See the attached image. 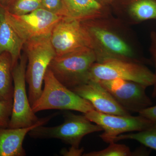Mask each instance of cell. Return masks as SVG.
I'll list each match as a JSON object with an SVG mask.
<instances>
[{
  "label": "cell",
  "mask_w": 156,
  "mask_h": 156,
  "mask_svg": "<svg viewBox=\"0 0 156 156\" xmlns=\"http://www.w3.org/2000/svg\"><path fill=\"white\" fill-rule=\"evenodd\" d=\"M27 62L26 55L22 54L12 69L14 95L9 128H27L35 125L41 119L33 110L26 92V71Z\"/></svg>",
  "instance_id": "7"
},
{
  "label": "cell",
  "mask_w": 156,
  "mask_h": 156,
  "mask_svg": "<svg viewBox=\"0 0 156 156\" xmlns=\"http://www.w3.org/2000/svg\"><path fill=\"white\" fill-rule=\"evenodd\" d=\"M135 152H132L130 149L125 144H118L115 142L109 143L106 148L99 151H94L84 154V156H136Z\"/></svg>",
  "instance_id": "19"
},
{
  "label": "cell",
  "mask_w": 156,
  "mask_h": 156,
  "mask_svg": "<svg viewBox=\"0 0 156 156\" xmlns=\"http://www.w3.org/2000/svg\"><path fill=\"white\" fill-rule=\"evenodd\" d=\"M41 8V0H14L11 5L6 9L11 14L23 15Z\"/></svg>",
  "instance_id": "20"
},
{
  "label": "cell",
  "mask_w": 156,
  "mask_h": 156,
  "mask_svg": "<svg viewBox=\"0 0 156 156\" xmlns=\"http://www.w3.org/2000/svg\"><path fill=\"white\" fill-rule=\"evenodd\" d=\"M50 40L56 56H61L80 48H91V41L87 30L82 21L75 20L62 19L53 28Z\"/></svg>",
  "instance_id": "10"
},
{
  "label": "cell",
  "mask_w": 156,
  "mask_h": 156,
  "mask_svg": "<svg viewBox=\"0 0 156 156\" xmlns=\"http://www.w3.org/2000/svg\"><path fill=\"white\" fill-rule=\"evenodd\" d=\"M83 149L76 148L71 147L69 150L66 149H62L61 151V154L64 156H81L83 152Z\"/></svg>",
  "instance_id": "25"
},
{
  "label": "cell",
  "mask_w": 156,
  "mask_h": 156,
  "mask_svg": "<svg viewBox=\"0 0 156 156\" xmlns=\"http://www.w3.org/2000/svg\"><path fill=\"white\" fill-rule=\"evenodd\" d=\"M151 44L149 51L155 68V72L154 73L155 76L156 80L154 84V89L152 96L153 97H156V33L155 31H152L150 34Z\"/></svg>",
  "instance_id": "23"
},
{
  "label": "cell",
  "mask_w": 156,
  "mask_h": 156,
  "mask_svg": "<svg viewBox=\"0 0 156 156\" xmlns=\"http://www.w3.org/2000/svg\"><path fill=\"white\" fill-rule=\"evenodd\" d=\"M5 9L8 22L25 43L50 36L55 25L64 18L42 8L23 15H14Z\"/></svg>",
  "instance_id": "8"
},
{
  "label": "cell",
  "mask_w": 156,
  "mask_h": 156,
  "mask_svg": "<svg viewBox=\"0 0 156 156\" xmlns=\"http://www.w3.org/2000/svg\"><path fill=\"white\" fill-rule=\"evenodd\" d=\"M12 59L9 53H0V100L13 101L14 83Z\"/></svg>",
  "instance_id": "17"
},
{
  "label": "cell",
  "mask_w": 156,
  "mask_h": 156,
  "mask_svg": "<svg viewBox=\"0 0 156 156\" xmlns=\"http://www.w3.org/2000/svg\"><path fill=\"white\" fill-rule=\"evenodd\" d=\"M14 1V0H0V5L7 8L11 5Z\"/></svg>",
  "instance_id": "26"
},
{
  "label": "cell",
  "mask_w": 156,
  "mask_h": 156,
  "mask_svg": "<svg viewBox=\"0 0 156 156\" xmlns=\"http://www.w3.org/2000/svg\"><path fill=\"white\" fill-rule=\"evenodd\" d=\"M82 22L90 37L97 62L114 58L147 63L134 31L112 14Z\"/></svg>",
  "instance_id": "1"
},
{
  "label": "cell",
  "mask_w": 156,
  "mask_h": 156,
  "mask_svg": "<svg viewBox=\"0 0 156 156\" xmlns=\"http://www.w3.org/2000/svg\"><path fill=\"white\" fill-rule=\"evenodd\" d=\"M63 117L64 122L61 125L50 127L38 126L30 131L29 135L35 139H59L70 145L71 147L80 148V144L84 136L103 131L101 127L93 124L85 115L66 112Z\"/></svg>",
  "instance_id": "6"
},
{
  "label": "cell",
  "mask_w": 156,
  "mask_h": 156,
  "mask_svg": "<svg viewBox=\"0 0 156 156\" xmlns=\"http://www.w3.org/2000/svg\"><path fill=\"white\" fill-rule=\"evenodd\" d=\"M44 82V87L41 96L32 105L35 113L47 110L58 109L86 114L95 110L89 101L62 84L50 69L46 71Z\"/></svg>",
  "instance_id": "2"
},
{
  "label": "cell",
  "mask_w": 156,
  "mask_h": 156,
  "mask_svg": "<svg viewBox=\"0 0 156 156\" xmlns=\"http://www.w3.org/2000/svg\"><path fill=\"white\" fill-rule=\"evenodd\" d=\"M96 62L95 52L86 47L56 56L48 68L62 84L71 90L89 81V70Z\"/></svg>",
  "instance_id": "4"
},
{
  "label": "cell",
  "mask_w": 156,
  "mask_h": 156,
  "mask_svg": "<svg viewBox=\"0 0 156 156\" xmlns=\"http://www.w3.org/2000/svg\"><path fill=\"white\" fill-rule=\"evenodd\" d=\"M69 19L84 21L112 14L97 0H62Z\"/></svg>",
  "instance_id": "15"
},
{
  "label": "cell",
  "mask_w": 156,
  "mask_h": 156,
  "mask_svg": "<svg viewBox=\"0 0 156 156\" xmlns=\"http://www.w3.org/2000/svg\"><path fill=\"white\" fill-rule=\"evenodd\" d=\"M121 79L137 82L147 87L153 86L154 73L144 64L118 58H108L96 62L90 68L89 81Z\"/></svg>",
  "instance_id": "5"
},
{
  "label": "cell",
  "mask_w": 156,
  "mask_h": 156,
  "mask_svg": "<svg viewBox=\"0 0 156 156\" xmlns=\"http://www.w3.org/2000/svg\"><path fill=\"white\" fill-rule=\"evenodd\" d=\"M24 44L7 20L5 7L0 5V53L10 54L13 68L19 61Z\"/></svg>",
  "instance_id": "16"
},
{
  "label": "cell",
  "mask_w": 156,
  "mask_h": 156,
  "mask_svg": "<svg viewBox=\"0 0 156 156\" xmlns=\"http://www.w3.org/2000/svg\"><path fill=\"white\" fill-rule=\"evenodd\" d=\"M139 115L153 122H156V105L144 109L138 113Z\"/></svg>",
  "instance_id": "24"
},
{
  "label": "cell",
  "mask_w": 156,
  "mask_h": 156,
  "mask_svg": "<svg viewBox=\"0 0 156 156\" xmlns=\"http://www.w3.org/2000/svg\"><path fill=\"white\" fill-rule=\"evenodd\" d=\"M101 4L103 5L108 7L110 8V5L111 4L112 0H97Z\"/></svg>",
  "instance_id": "27"
},
{
  "label": "cell",
  "mask_w": 156,
  "mask_h": 156,
  "mask_svg": "<svg viewBox=\"0 0 156 156\" xmlns=\"http://www.w3.org/2000/svg\"><path fill=\"white\" fill-rule=\"evenodd\" d=\"M24 45L28 61L26 81L28 85V98L32 106L41 96L45 73L56 53L50 36L32 39Z\"/></svg>",
  "instance_id": "3"
},
{
  "label": "cell",
  "mask_w": 156,
  "mask_h": 156,
  "mask_svg": "<svg viewBox=\"0 0 156 156\" xmlns=\"http://www.w3.org/2000/svg\"><path fill=\"white\" fill-rule=\"evenodd\" d=\"M41 2L42 9L64 18L67 17L62 0H41Z\"/></svg>",
  "instance_id": "21"
},
{
  "label": "cell",
  "mask_w": 156,
  "mask_h": 156,
  "mask_svg": "<svg viewBox=\"0 0 156 156\" xmlns=\"http://www.w3.org/2000/svg\"><path fill=\"white\" fill-rule=\"evenodd\" d=\"M57 114L41 118L38 123L27 128H0V156H25L23 144L27 134L36 127L44 126Z\"/></svg>",
  "instance_id": "14"
},
{
  "label": "cell",
  "mask_w": 156,
  "mask_h": 156,
  "mask_svg": "<svg viewBox=\"0 0 156 156\" xmlns=\"http://www.w3.org/2000/svg\"><path fill=\"white\" fill-rule=\"evenodd\" d=\"M112 14L128 25L156 20V0H112Z\"/></svg>",
  "instance_id": "12"
},
{
  "label": "cell",
  "mask_w": 156,
  "mask_h": 156,
  "mask_svg": "<svg viewBox=\"0 0 156 156\" xmlns=\"http://www.w3.org/2000/svg\"><path fill=\"white\" fill-rule=\"evenodd\" d=\"M98 82L127 111L138 113L152 105L151 100L146 93L147 87L142 84L121 79Z\"/></svg>",
  "instance_id": "11"
},
{
  "label": "cell",
  "mask_w": 156,
  "mask_h": 156,
  "mask_svg": "<svg viewBox=\"0 0 156 156\" xmlns=\"http://www.w3.org/2000/svg\"><path fill=\"white\" fill-rule=\"evenodd\" d=\"M123 140H133L156 151V122L148 128L135 133L122 134L114 139L113 142Z\"/></svg>",
  "instance_id": "18"
},
{
  "label": "cell",
  "mask_w": 156,
  "mask_h": 156,
  "mask_svg": "<svg viewBox=\"0 0 156 156\" xmlns=\"http://www.w3.org/2000/svg\"><path fill=\"white\" fill-rule=\"evenodd\" d=\"M71 90L89 101L97 111L108 114L131 115L98 82L89 80Z\"/></svg>",
  "instance_id": "13"
},
{
  "label": "cell",
  "mask_w": 156,
  "mask_h": 156,
  "mask_svg": "<svg viewBox=\"0 0 156 156\" xmlns=\"http://www.w3.org/2000/svg\"><path fill=\"white\" fill-rule=\"evenodd\" d=\"M85 116L89 121L98 125L102 128L104 133L100 137L105 142H113L114 139L120 134L126 132L139 131L151 126L154 122L142 116H132L108 114L97 111H91Z\"/></svg>",
  "instance_id": "9"
},
{
  "label": "cell",
  "mask_w": 156,
  "mask_h": 156,
  "mask_svg": "<svg viewBox=\"0 0 156 156\" xmlns=\"http://www.w3.org/2000/svg\"><path fill=\"white\" fill-rule=\"evenodd\" d=\"M13 101L0 100V128H8L12 113Z\"/></svg>",
  "instance_id": "22"
}]
</instances>
